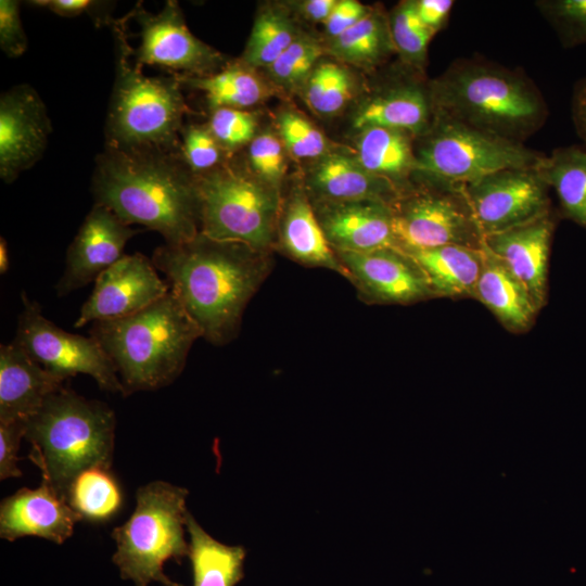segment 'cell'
<instances>
[{"label": "cell", "instance_id": "7", "mask_svg": "<svg viewBox=\"0 0 586 586\" xmlns=\"http://www.w3.org/2000/svg\"><path fill=\"white\" fill-rule=\"evenodd\" d=\"M188 491L163 481L140 487L129 519L112 532L113 561L124 579L136 586L156 582L180 586L164 573L168 560L180 562L189 553L184 538Z\"/></svg>", "mask_w": 586, "mask_h": 586}, {"label": "cell", "instance_id": "42", "mask_svg": "<svg viewBox=\"0 0 586 586\" xmlns=\"http://www.w3.org/2000/svg\"><path fill=\"white\" fill-rule=\"evenodd\" d=\"M0 47L10 58L21 56L27 49V37L20 16L18 1H0Z\"/></svg>", "mask_w": 586, "mask_h": 586}, {"label": "cell", "instance_id": "23", "mask_svg": "<svg viewBox=\"0 0 586 586\" xmlns=\"http://www.w3.org/2000/svg\"><path fill=\"white\" fill-rule=\"evenodd\" d=\"M435 119L431 82H400L380 90L356 111L353 126L397 129L416 139L429 131Z\"/></svg>", "mask_w": 586, "mask_h": 586}, {"label": "cell", "instance_id": "1", "mask_svg": "<svg viewBox=\"0 0 586 586\" xmlns=\"http://www.w3.org/2000/svg\"><path fill=\"white\" fill-rule=\"evenodd\" d=\"M266 254L200 232L178 245L164 243L151 259L201 337L224 345L237 335L247 303L268 273Z\"/></svg>", "mask_w": 586, "mask_h": 586}, {"label": "cell", "instance_id": "31", "mask_svg": "<svg viewBox=\"0 0 586 586\" xmlns=\"http://www.w3.org/2000/svg\"><path fill=\"white\" fill-rule=\"evenodd\" d=\"M395 51L388 18L371 10L354 26L330 39L327 52L342 62L372 68Z\"/></svg>", "mask_w": 586, "mask_h": 586}, {"label": "cell", "instance_id": "35", "mask_svg": "<svg viewBox=\"0 0 586 586\" xmlns=\"http://www.w3.org/2000/svg\"><path fill=\"white\" fill-rule=\"evenodd\" d=\"M388 25L395 51L403 62L417 72L425 66L428 46L435 35L419 20L416 1H403L388 16Z\"/></svg>", "mask_w": 586, "mask_h": 586}, {"label": "cell", "instance_id": "18", "mask_svg": "<svg viewBox=\"0 0 586 586\" xmlns=\"http://www.w3.org/2000/svg\"><path fill=\"white\" fill-rule=\"evenodd\" d=\"M313 206L334 253L399 249L392 206L385 202L315 200Z\"/></svg>", "mask_w": 586, "mask_h": 586}, {"label": "cell", "instance_id": "48", "mask_svg": "<svg viewBox=\"0 0 586 586\" xmlns=\"http://www.w3.org/2000/svg\"><path fill=\"white\" fill-rule=\"evenodd\" d=\"M337 0H307L302 4L303 15L315 23H324Z\"/></svg>", "mask_w": 586, "mask_h": 586}, {"label": "cell", "instance_id": "29", "mask_svg": "<svg viewBox=\"0 0 586 586\" xmlns=\"http://www.w3.org/2000/svg\"><path fill=\"white\" fill-rule=\"evenodd\" d=\"M539 171L556 192L561 215L586 229V145L555 149Z\"/></svg>", "mask_w": 586, "mask_h": 586}, {"label": "cell", "instance_id": "34", "mask_svg": "<svg viewBox=\"0 0 586 586\" xmlns=\"http://www.w3.org/2000/svg\"><path fill=\"white\" fill-rule=\"evenodd\" d=\"M306 104L317 114L331 116L341 112L354 94L351 73L335 62H321L303 86Z\"/></svg>", "mask_w": 586, "mask_h": 586}, {"label": "cell", "instance_id": "47", "mask_svg": "<svg viewBox=\"0 0 586 586\" xmlns=\"http://www.w3.org/2000/svg\"><path fill=\"white\" fill-rule=\"evenodd\" d=\"M571 116L576 135L586 145V76L577 80L573 87Z\"/></svg>", "mask_w": 586, "mask_h": 586}, {"label": "cell", "instance_id": "49", "mask_svg": "<svg viewBox=\"0 0 586 586\" xmlns=\"http://www.w3.org/2000/svg\"><path fill=\"white\" fill-rule=\"evenodd\" d=\"M10 268L8 244L5 239H0V272L4 275Z\"/></svg>", "mask_w": 586, "mask_h": 586}, {"label": "cell", "instance_id": "13", "mask_svg": "<svg viewBox=\"0 0 586 586\" xmlns=\"http://www.w3.org/2000/svg\"><path fill=\"white\" fill-rule=\"evenodd\" d=\"M131 13L140 25V44L133 52L139 65L180 76H206L220 69L221 55L191 34L177 1H166L158 13L138 3Z\"/></svg>", "mask_w": 586, "mask_h": 586}, {"label": "cell", "instance_id": "26", "mask_svg": "<svg viewBox=\"0 0 586 586\" xmlns=\"http://www.w3.org/2000/svg\"><path fill=\"white\" fill-rule=\"evenodd\" d=\"M415 139L402 130L368 127L359 130L355 156L369 173L392 181L405 192L417 171Z\"/></svg>", "mask_w": 586, "mask_h": 586}, {"label": "cell", "instance_id": "11", "mask_svg": "<svg viewBox=\"0 0 586 586\" xmlns=\"http://www.w3.org/2000/svg\"><path fill=\"white\" fill-rule=\"evenodd\" d=\"M14 342L47 371L67 380L79 373L90 375L100 388L126 396L117 371L99 344L89 336L64 331L47 319L40 305L22 293Z\"/></svg>", "mask_w": 586, "mask_h": 586}, {"label": "cell", "instance_id": "37", "mask_svg": "<svg viewBox=\"0 0 586 586\" xmlns=\"http://www.w3.org/2000/svg\"><path fill=\"white\" fill-rule=\"evenodd\" d=\"M279 137L285 150L295 158H321L331 153L328 138L306 117L283 111L278 116Z\"/></svg>", "mask_w": 586, "mask_h": 586}, {"label": "cell", "instance_id": "10", "mask_svg": "<svg viewBox=\"0 0 586 586\" xmlns=\"http://www.w3.org/2000/svg\"><path fill=\"white\" fill-rule=\"evenodd\" d=\"M420 178V177H419ZM392 204L393 230L403 251L444 245L480 249L484 237L459 186L421 178Z\"/></svg>", "mask_w": 586, "mask_h": 586}, {"label": "cell", "instance_id": "30", "mask_svg": "<svg viewBox=\"0 0 586 586\" xmlns=\"http://www.w3.org/2000/svg\"><path fill=\"white\" fill-rule=\"evenodd\" d=\"M181 86L202 91L212 110L231 107L246 110L267 95V88L254 68L241 61L206 76L175 75Z\"/></svg>", "mask_w": 586, "mask_h": 586}, {"label": "cell", "instance_id": "22", "mask_svg": "<svg viewBox=\"0 0 586 586\" xmlns=\"http://www.w3.org/2000/svg\"><path fill=\"white\" fill-rule=\"evenodd\" d=\"M277 240L280 250L293 260L335 271L349 280L324 235L304 186H296L281 202Z\"/></svg>", "mask_w": 586, "mask_h": 586}, {"label": "cell", "instance_id": "40", "mask_svg": "<svg viewBox=\"0 0 586 586\" xmlns=\"http://www.w3.org/2000/svg\"><path fill=\"white\" fill-rule=\"evenodd\" d=\"M284 151L280 137L268 131L256 135L247 148L249 173L278 190L286 171Z\"/></svg>", "mask_w": 586, "mask_h": 586}, {"label": "cell", "instance_id": "8", "mask_svg": "<svg viewBox=\"0 0 586 586\" xmlns=\"http://www.w3.org/2000/svg\"><path fill=\"white\" fill-rule=\"evenodd\" d=\"M195 177L200 232L267 253L277 235L281 208L278 190L228 164Z\"/></svg>", "mask_w": 586, "mask_h": 586}, {"label": "cell", "instance_id": "15", "mask_svg": "<svg viewBox=\"0 0 586 586\" xmlns=\"http://www.w3.org/2000/svg\"><path fill=\"white\" fill-rule=\"evenodd\" d=\"M51 131L47 107L33 87L17 85L1 94L0 177L4 182H13L41 158Z\"/></svg>", "mask_w": 586, "mask_h": 586}, {"label": "cell", "instance_id": "12", "mask_svg": "<svg viewBox=\"0 0 586 586\" xmlns=\"http://www.w3.org/2000/svg\"><path fill=\"white\" fill-rule=\"evenodd\" d=\"M461 188L484 238L551 214L550 188L539 168H507Z\"/></svg>", "mask_w": 586, "mask_h": 586}, {"label": "cell", "instance_id": "39", "mask_svg": "<svg viewBox=\"0 0 586 586\" xmlns=\"http://www.w3.org/2000/svg\"><path fill=\"white\" fill-rule=\"evenodd\" d=\"M225 153L226 151L212 135L207 125L183 126L180 135V154L195 176L226 164Z\"/></svg>", "mask_w": 586, "mask_h": 586}, {"label": "cell", "instance_id": "5", "mask_svg": "<svg viewBox=\"0 0 586 586\" xmlns=\"http://www.w3.org/2000/svg\"><path fill=\"white\" fill-rule=\"evenodd\" d=\"M25 423L30 460L66 500L80 472L95 466L110 468L116 421L106 404L63 387Z\"/></svg>", "mask_w": 586, "mask_h": 586}, {"label": "cell", "instance_id": "32", "mask_svg": "<svg viewBox=\"0 0 586 586\" xmlns=\"http://www.w3.org/2000/svg\"><path fill=\"white\" fill-rule=\"evenodd\" d=\"M67 502L81 519L103 522L118 512L122 493L109 468L95 466L84 470L73 480Z\"/></svg>", "mask_w": 586, "mask_h": 586}, {"label": "cell", "instance_id": "41", "mask_svg": "<svg viewBox=\"0 0 586 586\" xmlns=\"http://www.w3.org/2000/svg\"><path fill=\"white\" fill-rule=\"evenodd\" d=\"M207 127L226 152L235 151L256 136V116L241 109L219 107L212 110Z\"/></svg>", "mask_w": 586, "mask_h": 586}, {"label": "cell", "instance_id": "43", "mask_svg": "<svg viewBox=\"0 0 586 586\" xmlns=\"http://www.w3.org/2000/svg\"><path fill=\"white\" fill-rule=\"evenodd\" d=\"M25 421L0 422V479L20 477L17 451L25 437Z\"/></svg>", "mask_w": 586, "mask_h": 586}, {"label": "cell", "instance_id": "6", "mask_svg": "<svg viewBox=\"0 0 586 586\" xmlns=\"http://www.w3.org/2000/svg\"><path fill=\"white\" fill-rule=\"evenodd\" d=\"M117 42L114 88L106 119L107 146L180 151L188 106L175 75L148 76L131 62L125 21L113 23Z\"/></svg>", "mask_w": 586, "mask_h": 586}, {"label": "cell", "instance_id": "46", "mask_svg": "<svg viewBox=\"0 0 586 586\" xmlns=\"http://www.w3.org/2000/svg\"><path fill=\"white\" fill-rule=\"evenodd\" d=\"M453 5L451 0H417L416 11L420 22L435 34L447 23Z\"/></svg>", "mask_w": 586, "mask_h": 586}, {"label": "cell", "instance_id": "17", "mask_svg": "<svg viewBox=\"0 0 586 586\" xmlns=\"http://www.w3.org/2000/svg\"><path fill=\"white\" fill-rule=\"evenodd\" d=\"M138 232L110 208L94 203L66 251L65 268L55 284L56 294L65 296L94 282L125 255L127 242Z\"/></svg>", "mask_w": 586, "mask_h": 586}, {"label": "cell", "instance_id": "45", "mask_svg": "<svg viewBox=\"0 0 586 586\" xmlns=\"http://www.w3.org/2000/svg\"><path fill=\"white\" fill-rule=\"evenodd\" d=\"M372 9L356 0H340L323 23L326 33L333 39L364 18Z\"/></svg>", "mask_w": 586, "mask_h": 586}, {"label": "cell", "instance_id": "20", "mask_svg": "<svg viewBox=\"0 0 586 586\" xmlns=\"http://www.w3.org/2000/svg\"><path fill=\"white\" fill-rule=\"evenodd\" d=\"M556 228L552 213L533 222L484 238L485 244L524 284L539 310L546 303L548 262Z\"/></svg>", "mask_w": 586, "mask_h": 586}, {"label": "cell", "instance_id": "16", "mask_svg": "<svg viewBox=\"0 0 586 586\" xmlns=\"http://www.w3.org/2000/svg\"><path fill=\"white\" fill-rule=\"evenodd\" d=\"M335 254L349 281L371 303L411 304L434 297L420 266L400 249Z\"/></svg>", "mask_w": 586, "mask_h": 586}, {"label": "cell", "instance_id": "28", "mask_svg": "<svg viewBox=\"0 0 586 586\" xmlns=\"http://www.w3.org/2000/svg\"><path fill=\"white\" fill-rule=\"evenodd\" d=\"M186 530L193 586H235L244 576L245 550L216 540L188 513Z\"/></svg>", "mask_w": 586, "mask_h": 586}, {"label": "cell", "instance_id": "36", "mask_svg": "<svg viewBox=\"0 0 586 586\" xmlns=\"http://www.w3.org/2000/svg\"><path fill=\"white\" fill-rule=\"evenodd\" d=\"M324 52V47L317 39L300 35L267 68L269 77L286 91L302 90Z\"/></svg>", "mask_w": 586, "mask_h": 586}, {"label": "cell", "instance_id": "19", "mask_svg": "<svg viewBox=\"0 0 586 586\" xmlns=\"http://www.w3.org/2000/svg\"><path fill=\"white\" fill-rule=\"evenodd\" d=\"M81 518L50 483L37 488H21L0 506V536L13 542L37 536L56 544L65 542Z\"/></svg>", "mask_w": 586, "mask_h": 586}, {"label": "cell", "instance_id": "9", "mask_svg": "<svg viewBox=\"0 0 586 586\" xmlns=\"http://www.w3.org/2000/svg\"><path fill=\"white\" fill-rule=\"evenodd\" d=\"M417 139L415 176L459 187L507 168H539L546 158L522 143L440 115Z\"/></svg>", "mask_w": 586, "mask_h": 586}, {"label": "cell", "instance_id": "38", "mask_svg": "<svg viewBox=\"0 0 586 586\" xmlns=\"http://www.w3.org/2000/svg\"><path fill=\"white\" fill-rule=\"evenodd\" d=\"M535 4L563 48L586 44V0H539Z\"/></svg>", "mask_w": 586, "mask_h": 586}, {"label": "cell", "instance_id": "4", "mask_svg": "<svg viewBox=\"0 0 586 586\" xmlns=\"http://www.w3.org/2000/svg\"><path fill=\"white\" fill-rule=\"evenodd\" d=\"M89 333L114 365L126 395L170 384L201 336L170 291L139 313L91 323Z\"/></svg>", "mask_w": 586, "mask_h": 586}, {"label": "cell", "instance_id": "25", "mask_svg": "<svg viewBox=\"0 0 586 586\" xmlns=\"http://www.w3.org/2000/svg\"><path fill=\"white\" fill-rule=\"evenodd\" d=\"M481 247L482 267L474 298L485 305L509 331H526L538 311L531 295L484 240Z\"/></svg>", "mask_w": 586, "mask_h": 586}, {"label": "cell", "instance_id": "27", "mask_svg": "<svg viewBox=\"0 0 586 586\" xmlns=\"http://www.w3.org/2000/svg\"><path fill=\"white\" fill-rule=\"evenodd\" d=\"M405 252L422 269L434 297H474L482 267V247L444 245Z\"/></svg>", "mask_w": 586, "mask_h": 586}, {"label": "cell", "instance_id": "24", "mask_svg": "<svg viewBox=\"0 0 586 586\" xmlns=\"http://www.w3.org/2000/svg\"><path fill=\"white\" fill-rule=\"evenodd\" d=\"M306 190L315 200H375L390 205L404 193L392 181L365 169L356 156L331 152L310 167Z\"/></svg>", "mask_w": 586, "mask_h": 586}, {"label": "cell", "instance_id": "33", "mask_svg": "<svg viewBox=\"0 0 586 586\" xmlns=\"http://www.w3.org/2000/svg\"><path fill=\"white\" fill-rule=\"evenodd\" d=\"M283 11L264 9L254 21L241 62L252 68H268L300 36Z\"/></svg>", "mask_w": 586, "mask_h": 586}, {"label": "cell", "instance_id": "14", "mask_svg": "<svg viewBox=\"0 0 586 586\" xmlns=\"http://www.w3.org/2000/svg\"><path fill=\"white\" fill-rule=\"evenodd\" d=\"M80 308L75 328L124 318L149 307L170 290L157 275L151 258L141 253L124 255L93 282Z\"/></svg>", "mask_w": 586, "mask_h": 586}, {"label": "cell", "instance_id": "3", "mask_svg": "<svg viewBox=\"0 0 586 586\" xmlns=\"http://www.w3.org/2000/svg\"><path fill=\"white\" fill-rule=\"evenodd\" d=\"M435 115L522 143L546 123L542 92L520 69L483 58H461L431 81Z\"/></svg>", "mask_w": 586, "mask_h": 586}, {"label": "cell", "instance_id": "2", "mask_svg": "<svg viewBox=\"0 0 586 586\" xmlns=\"http://www.w3.org/2000/svg\"><path fill=\"white\" fill-rule=\"evenodd\" d=\"M91 191L97 204L129 226L157 231L166 244L200 233L196 177L180 151L105 145L95 160Z\"/></svg>", "mask_w": 586, "mask_h": 586}, {"label": "cell", "instance_id": "21", "mask_svg": "<svg viewBox=\"0 0 586 586\" xmlns=\"http://www.w3.org/2000/svg\"><path fill=\"white\" fill-rule=\"evenodd\" d=\"M64 380L37 364L16 342L0 346V422L27 421Z\"/></svg>", "mask_w": 586, "mask_h": 586}, {"label": "cell", "instance_id": "44", "mask_svg": "<svg viewBox=\"0 0 586 586\" xmlns=\"http://www.w3.org/2000/svg\"><path fill=\"white\" fill-rule=\"evenodd\" d=\"M33 5L46 8L51 12L66 17L89 14L99 25L109 24L113 20L106 11L107 2H99L92 0H36L30 2Z\"/></svg>", "mask_w": 586, "mask_h": 586}]
</instances>
